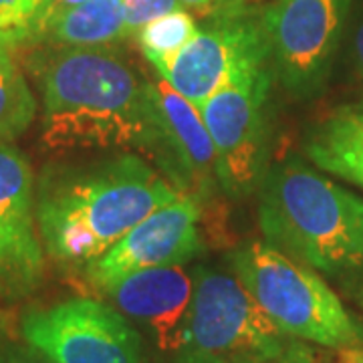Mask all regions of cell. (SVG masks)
Segmentation results:
<instances>
[{
    "label": "cell",
    "instance_id": "9",
    "mask_svg": "<svg viewBox=\"0 0 363 363\" xmlns=\"http://www.w3.org/2000/svg\"><path fill=\"white\" fill-rule=\"evenodd\" d=\"M271 63L259 11L200 28L157 75L198 109L230 81Z\"/></svg>",
    "mask_w": 363,
    "mask_h": 363
},
{
    "label": "cell",
    "instance_id": "5",
    "mask_svg": "<svg viewBox=\"0 0 363 363\" xmlns=\"http://www.w3.org/2000/svg\"><path fill=\"white\" fill-rule=\"evenodd\" d=\"M309 351L272 323L233 272L196 269L172 363H277Z\"/></svg>",
    "mask_w": 363,
    "mask_h": 363
},
{
    "label": "cell",
    "instance_id": "8",
    "mask_svg": "<svg viewBox=\"0 0 363 363\" xmlns=\"http://www.w3.org/2000/svg\"><path fill=\"white\" fill-rule=\"evenodd\" d=\"M23 337L55 363H145L140 331L113 305L69 298L23 317Z\"/></svg>",
    "mask_w": 363,
    "mask_h": 363
},
{
    "label": "cell",
    "instance_id": "24",
    "mask_svg": "<svg viewBox=\"0 0 363 363\" xmlns=\"http://www.w3.org/2000/svg\"><path fill=\"white\" fill-rule=\"evenodd\" d=\"M333 363H363V345H353V347L335 350Z\"/></svg>",
    "mask_w": 363,
    "mask_h": 363
},
{
    "label": "cell",
    "instance_id": "18",
    "mask_svg": "<svg viewBox=\"0 0 363 363\" xmlns=\"http://www.w3.org/2000/svg\"><path fill=\"white\" fill-rule=\"evenodd\" d=\"M39 0H0V49L26 47Z\"/></svg>",
    "mask_w": 363,
    "mask_h": 363
},
{
    "label": "cell",
    "instance_id": "4",
    "mask_svg": "<svg viewBox=\"0 0 363 363\" xmlns=\"http://www.w3.org/2000/svg\"><path fill=\"white\" fill-rule=\"evenodd\" d=\"M233 274L285 335L329 350L363 345V323L351 315L321 272L264 240L230 255Z\"/></svg>",
    "mask_w": 363,
    "mask_h": 363
},
{
    "label": "cell",
    "instance_id": "1",
    "mask_svg": "<svg viewBox=\"0 0 363 363\" xmlns=\"http://www.w3.org/2000/svg\"><path fill=\"white\" fill-rule=\"evenodd\" d=\"M43 99L47 150H138L160 160L154 81L111 47H39L26 61Z\"/></svg>",
    "mask_w": 363,
    "mask_h": 363
},
{
    "label": "cell",
    "instance_id": "15",
    "mask_svg": "<svg viewBox=\"0 0 363 363\" xmlns=\"http://www.w3.org/2000/svg\"><path fill=\"white\" fill-rule=\"evenodd\" d=\"M305 154L317 168L363 188V119L341 107L309 135Z\"/></svg>",
    "mask_w": 363,
    "mask_h": 363
},
{
    "label": "cell",
    "instance_id": "12",
    "mask_svg": "<svg viewBox=\"0 0 363 363\" xmlns=\"http://www.w3.org/2000/svg\"><path fill=\"white\" fill-rule=\"evenodd\" d=\"M154 97L162 131L160 168L180 192L202 202L222 184L216 150L200 109L162 77L154 81Z\"/></svg>",
    "mask_w": 363,
    "mask_h": 363
},
{
    "label": "cell",
    "instance_id": "26",
    "mask_svg": "<svg viewBox=\"0 0 363 363\" xmlns=\"http://www.w3.org/2000/svg\"><path fill=\"white\" fill-rule=\"evenodd\" d=\"M347 107H350V109L353 111V113H355V116L362 117V119H363V97L355 105H347Z\"/></svg>",
    "mask_w": 363,
    "mask_h": 363
},
{
    "label": "cell",
    "instance_id": "13",
    "mask_svg": "<svg viewBox=\"0 0 363 363\" xmlns=\"http://www.w3.org/2000/svg\"><path fill=\"white\" fill-rule=\"evenodd\" d=\"M104 293L131 323L142 325L157 350L174 355L192 303L194 272L182 264L131 272L105 286Z\"/></svg>",
    "mask_w": 363,
    "mask_h": 363
},
{
    "label": "cell",
    "instance_id": "19",
    "mask_svg": "<svg viewBox=\"0 0 363 363\" xmlns=\"http://www.w3.org/2000/svg\"><path fill=\"white\" fill-rule=\"evenodd\" d=\"M180 4L196 18H202L206 23L257 11V0H180Z\"/></svg>",
    "mask_w": 363,
    "mask_h": 363
},
{
    "label": "cell",
    "instance_id": "17",
    "mask_svg": "<svg viewBox=\"0 0 363 363\" xmlns=\"http://www.w3.org/2000/svg\"><path fill=\"white\" fill-rule=\"evenodd\" d=\"M11 52L0 49V142L23 135L37 117V99Z\"/></svg>",
    "mask_w": 363,
    "mask_h": 363
},
{
    "label": "cell",
    "instance_id": "27",
    "mask_svg": "<svg viewBox=\"0 0 363 363\" xmlns=\"http://www.w3.org/2000/svg\"><path fill=\"white\" fill-rule=\"evenodd\" d=\"M359 305H362V309H363V286H362V291H359Z\"/></svg>",
    "mask_w": 363,
    "mask_h": 363
},
{
    "label": "cell",
    "instance_id": "23",
    "mask_svg": "<svg viewBox=\"0 0 363 363\" xmlns=\"http://www.w3.org/2000/svg\"><path fill=\"white\" fill-rule=\"evenodd\" d=\"M350 57L355 73L363 77V21L357 26V30L353 33V39L350 45Z\"/></svg>",
    "mask_w": 363,
    "mask_h": 363
},
{
    "label": "cell",
    "instance_id": "25",
    "mask_svg": "<svg viewBox=\"0 0 363 363\" xmlns=\"http://www.w3.org/2000/svg\"><path fill=\"white\" fill-rule=\"evenodd\" d=\"M277 363H319L315 359V353L309 351V353H303V355H297V357H291V359H283V362Z\"/></svg>",
    "mask_w": 363,
    "mask_h": 363
},
{
    "label": "cell",
    "instance_id": "7",
    "mask_svg": "<svg viewBox=\"0 0 363 363\" xmlns=\"http://www.w3.org/2000/svg\"><path fill=\"white\" fill-rule=\"evenodd\" d=\"M271 63L238 75L200 107L212 138L222 190L233 198L259 192L269 169V93Z\"/></svg>",
    "mask_w": 363,
    "mask_h": 363
},
{
    "label": "cell",
    "instance_id": "2",
    "mask_svg": "<svg viewBox=\"0 0 363 363\" xmlns=\"http://www.w3.org/2000/svg\"><path fill=\"white\" fill-rule=\"evenodd\" d=\"M182 192L138 154L49 166L37 186V226L57 264L83 269Z\"/></svg>",
    "mask_w": 363,
    "mask_h": 363
},
{
    "label": "cell",
    "instance_id": "3",
    "mask_svg": "<svg viewBox=\"0 0 363 363\" xmlns=\"http://www.w3.org/2000/svg\"><path fill=\"white\" fill-rule=\"evenodd\" d=\"M259 226L264 242L317 272L363 269V198L297 157L267 169Z\"/></svg>",
    "mask_w": 363,
    "mask_h": 363
},
{
    "label": "cell",
    "instance_id": "10",
    "mask_svg": "<svg viewBox=\"0 0 363 363\" xmlns=\"http://www.w3.org/2000/svg\"><path fill=\"white\" fill-rule=\"evenodd\" d=\"M200 204L196 196L182 192L174 202L157 208L105 255L81 269L87 283L104 291L131 272L176 267L196 259L202 252Z\"/></svg>",
    "mask_w": 363,
    "mask_h": 363
},
{
    "label": "cell",
    "instance_id": "22",
    "mask_svg": "<svg viewBox=\"0 0 363 363\" xmlns=\"http://www.w3.org/2000/svg\"><path fill=\"white\" fill-rule=\"evenodd\" d=\"M0 363H55L33 345H11L0 351Z\"/></svg>",
    "mask_w": 363,
    "mask_h": 363
},
{
    "label": "cell",
    "instance_id": "14",
    "mask_svg": "<svg viewBox=\"0 0 363 363\" xmlns=\"http://www.w3.org/2000/svg\"><path fill=\"white\" fill-rule=\"evenodd\" d=\"M125 0H91L55 14L26 45L37 47H111L130 39Z\"/></svg>",
    "mask_w": 363,
    "mask_h": 363
},
{
    "label": "cell",
    "instance_id": "6",
    "mask_svg": "<svg viewBox=\"0 0 363 363\" xmlns=\"http://www.w3.org/2000/svg\"><path fill=\"white\" fill-rule=\"evenodd\" d=\"M351 0H271L260 9L274 79L297 99L325 89L347 25Z\"/></svg>",
    "mask_w": 363,
    "mask_h": 363
},
{
    "label": "cell",
    "instance_id": "21",
    "mask_svg": "<svg viewBox=\"0 0 363 363\" xmlns=\"http://www.w3.org/2000/svg\"><path fill=\"white\" fill-rule=\"evenodd\" d=\"M85 2H91V0H39L37 13H35V18H33V26H30V35H33L40 25H45L51 16H55V14L69 11V9H73V6H81V4H85ZM28 39H30V37H28Z\"/></svg>",
    "mask_w": 363,
    "mask_h": 363
},
{
    "label": "cell",
    "instance_id": "16",
    "mask_svg": "<svg viewBox=\"0 0 363 363\" xmlns=\"http://www.w3.org/2000/svg\"><path fill=\"white\" fill-rule=\"evenodd\" d=\"M198 30V18L186 9H180L145 23L140 30H135L133 39L138 40L147 63L154 67L156 73H160L194 39Z\"/></svg>",
    "mask_w": 363,
    "mask_h": 363
},
{
    "label": "cell",
    "instance_id": "11",
    "mask_svg": "<svg viewBox=\"0 0 363 363\" xmlns=\"http://www.w3.org/2000/svg\"><path fill=\"white\" fill-rule=\"evenodd\" d=\"M35 174L25 154L0 142V295L21 298L43 281L45 248L37 226Z\"/></svg>",
    "mask_w": 363,
    "mask_h": 363
},
{
    "label": "cell",
    "instance_id": "20",
    "mask_svg": "<svg viewBox=\"0 0 363 363\" xmlns=\"http://www.w3.org/2000/svg\"><path fill=\"white\" fill-rule=\"evenodd\" d=\"M180 9H184L180 0H125V14H128L131 37L145 23L154 21L157 16L174 13V11H180Z\"/></svg>",
    "mask_w": 363,
    "mask_h": 363
}]
</instances>
